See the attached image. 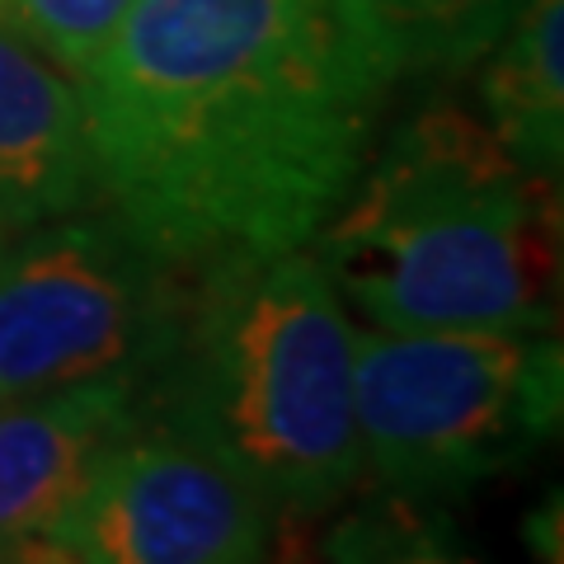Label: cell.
Segmentation results:
<instances>
[{"label": "cell", "instance_id": "1", "mask_svg": "<svg viewBox=\"0 0 564 564\" xmlns=\"http://www.w3.org/2000/svg\"><path fill=\"white\" fill-rule=\"evenodd\" d=\"M395 85L362 0H137L76 80L95 198L184 273L302 250Z\"/></svg>", "mask_w": 564, "mask_h": 564}, {"label": "cell", "instance_id": "2", "mask_svg": "<svg viewBox=\"0 0 564 564\" xmlns=\"http://www.w3.org/2000/svg\"><path fill=\"white\" fill-rule=\"evenodd\" d=\"M315 254L372 329H545L555 180L456 99H429L367 155Z\"/></svg>", "mask_w": 564, "mask_h": 564}, {"label": "cell", "instance_id": "3", "mask_svg": "<svg viewBox=\"0 0 564 564\" xmlns=\"http://www.w3.org/2000/svg\"><path fill=\"white\" fill-rule=\"evenodd\" d=\"M151 404L207 437L273 513H321L362 475L352 325L315 250L193 273L184 329Z\"/></svg>", "mask_w": 564, "mask_h": 564}, {"label": "cell", "instance_id": "4", "mask_svg": "<svg viewBox=\"0 0 564 564\" xmlns=\"http://www.w3.org/2000/svg\"><path fill=\"white\" fill-rule=\"evenodd\" d=\"M560 377L545 329H352L362 470L419 503L485 485L555 433Z\"/></svg>", "mask_w": 564, "mask_h": 564}, {"label": "cell", "instance_id": "5", "mask_svg": "<svg viewBox=\"0 0 564 564\" xmlns=\"http://www.w3.org/2000/svg\"><path fill=\"white\" fill-rule=\"evenodd\" d=\"M180 263L109 207H70L0 245V404L85 381H155L184 329Z\"/></svg>", "mask_w": 564, "mask_h": 564}, {"label": "cell", "instance_id": "6", "mask_svg": "<svg viewBox=\"0 0 564 564\" xmlns=\"http://www.w3.org/2000/svg\"><path fill=\"white\" fill-rule=\"evenodd\" d=\"M273 503L231 456L155 410L47 527L76 564H263Z\"/></svg>", "mask_w": 564, "mask_h": 564}, {"label": "cell", "instance_id": "7", "mask_svg": "<svg viewBox=\"0 0 564 564\" xmlns=\"http://www.w3.org/2000/svg\"><path fill=\"white\" fill-rule=\"evenodd\" d=\"M151 381L109 377L0 404V551L43 536L147 414Z\"/></svg>", "mask_w": 564, "mask_h": 564}, {"label": "cell", "instance_id": "8", "mask_svg": "<svg viewBox=\"0 0 564 564\" xmlns=\"http://www.w3.org/2000/svg\"><path fill=\"white\" fill-rule=\"evenodd\" d=\"M95 198L76 80L0 33V226L24 231Z\"/></svg>", "mask_w": 564, "mask_h": 564}, {"label": "cell", "instance_id": "9", "mask_svg": "<svg viewBox=\"0 0 564 564\" xmlns=\"http://www.w3.org/2000/svg\"><path fill=\"white\" fill-rule=\"evenodd\" d=\"M564 0H522L499 43L485 52L480 104L485 128L513 161L555 180L564 155V70H560Z\"/></svg>", "mask_w": 564, "mask_h": 564}, {"label": "cell", "instance_id": "10", "mask_svg": "<svg viewBox=\"0 0 564 564\" xmlns=\"http://www.w3.org/2000/svg\"><path fill=\"white\" fill-rule=\"evenodd\" d=\"M518 6L522 0H362L400 80L462 76L485 62Z\"/></svg>", "mask_w": 564, "mask_h": 564}, {"label": "cell", "instance_id": "11", "mask_svg": "<svg viewBox=\"0 0 564 564\" xmlns=\"http://www.w3.org/2000/svg\"><path fill=\"white\" fill-rule=\"evenodd\" d=\"M325 551L334 564H480L456 541L443 513L400 494H386L334 522Z\"/></svg>", "mask_w": 564, "mask_h": 564}, {"label": "cell", "instance_id": "12", "mask_svg": "<svg viewBox=\"0 0 564 564\" xmlns=\"http://www.w3.org/2000/svg\"><path fill=\"white\" fill-rule=\"evenodd\" d=\"M137 0H0V33L80 80Z\"/></svg>", "mask_w": 564, "mask_h": 564}, {"label": "cell", "instance_id": "13", "mask_svg": "<svg viewBox=\"0 0 564 564\" xmlns=\"http://www.w3.org/2000/svg\"><path fill=\"white\" fill-rule=\"evenodd\" d=\"M20 551H24V541H14V545H6V551H0V564H20Z\"/></svg>", "mask_w": 564, "mask_h": 564}, {"label": "cell", "instance_id": "14", "mask_svg": "<svg viewBox=\"0 0 564 564\" xmlns=\"http://www.w3.org/2000/svg\"><path fill=\"white\" fill-rule=\"evenodd\" d=\"M0 245H6V226H0Z\"/></svg>", "mask_w": 564, "mask_h": 564}]
</instances>
